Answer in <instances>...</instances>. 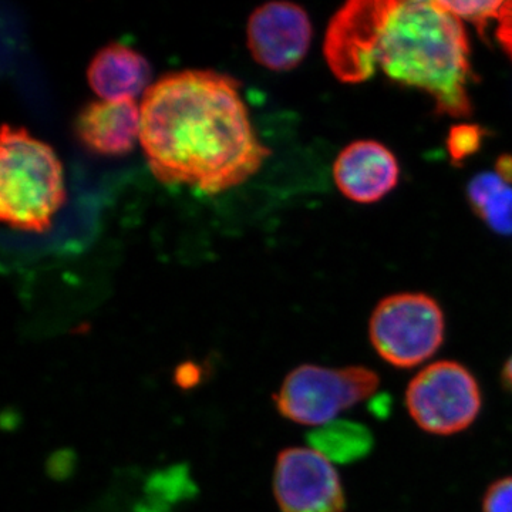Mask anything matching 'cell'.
I'll list each match as a JSON object with an SVG mask.
<instances>
[{
  "mask_svg": "<svg viewBox=\"0 0 512 512\" xmlns=\"http://www.w3.org/2000/svg\"><path fill=\"white\" fill-rule=\"evenodd\" d=\"M501 382L505 389L512 394V355L505 360L503 370H501Z\"/></svg>",
  "mask_w": 512,
  "mask_h": 512,
  "instance_id": "19",
  "label": "cell"
},
{
  "mask_svg": "<svg viewBox=\"0 0 512 512\" xmlns=\"http://www.w3.org/2000/svg\"><path fill=\"white\" fill-rule=\"evenodd\" d=\"M495 171H497L498 177L503 178L505 183L512 185V156L498 158Z\"/></svg>",
  "mask_w": 512,
  "mask_h": 512,
  "instance_id": "18",
  "label": "cell"
},
{
  "mask_svg": "<svg viewBox=\"0 0 512 512\" xmlns=\"http://www.w3.org/2000/svg\"><path fill=\"white\" fill-rule=\"evenodd\" d=\"M369 338L384 362L410 369L439 352L446 338V318L439 302L426 293H396L377 303Z\"/></svg>",
  "mask_w": 512,
  "mask_h": 512,
  "instance_id": "5",
  "label": "cell"
},
{
  "mask_svg": "<svg viewBox=\"0 0 512 512\" xmlns=\"http://www.w3.org/2000/svg\"><path fill=\"white\" fill-rule=\"evenodd\" d=\"M312 40L306 10L292 2H268L249 16L247 43L256 63L288 72L305 59Z\"/></svg>",
  "mask_w": 512,
  "mask_h": 512,
  "instance_id": "8",
  "label": "cell"
},
{
  "mask_svg": "<svg viewBox=\"0 0 512 512\" xmlns=\"http://www.w3.org/2000/svg\"><path fill=\"white\" fill-rule=\"evenodd\" d=\"M313 450L330 463L350 464L372 453L375 437L365 424L349 420H333L316 427L308 436Z\"/></svg>",
  "mask_w": 512,
  "mask_h": 512,
  "instance_id": "12",
  "label": "cell"
},
{
  "mask_svg": "<svg viewBox=\"0 0 512 512\" xmlns=\"http://www.w3.org/2000/svg\"><path fill=\"white\" fill-rule=\"evenodd\" d=\"M467 197L488 227L497 234L512 235V185L497 173H481L468 184Z\"/></svg>",
  "mask_w": 512,
  "mask_h": 512,
  "instance_id": "13",
  "label": "cell"
},
{
  "mask_svg": "<svg viewBox=\"0 0 512 512\" xmlns=\"http://www.w3.org/2000/svg\"><path fill=\"white\" fill-rule=\"evenodd\" d=\"M0 140V218L9 227L42 234L66 201L62 163L26 128L3 124Z\"/></svg>",
  "mask_w": 512,
  "mask_h": 512,
  "instance_id": "3",
  "label": "cell"
},
{
  "mask_svg": "<svg viewBox=\"0 0 512 512\" xmlns=\"http://www.w3.org/2000/svg\"><path fill=\"white\" fill-rule=\"evenodd\" d=\"M140 107V144L160 183L220 194L244 184L271 156L252 127L238 80L228 74H165Z\"/></svg>",
  "mask_w": 512,
  "mask_h": 512,
  "instance_id": "1",
  "label": "cell"
},
{
  "mask_svg": "<svg viewBox=\"0 0 512 512\" xmlns=\"http://www.w3.org/2000/svg\"><path fill=\"white\" fill-rule=\"evenodd\" d=\"M274 495L282 512H345L338 471L311 447H289L276 458Z\"/></svg>",
  "mask_w": 512,
  "mask_h": 512,
  "instance_id": "7",
  "label": "cell"
},
{
  "mask_svg": "<svg viewBox=\"0 0 512 512\" xmlns=\"http://www.w3.org/2000/svg\"><path fill=\"white\" fill-rule=\"evenodd\" d=\"M141 107L134 99L93 101L76 120L80 141L100 156H124L140 140Z\"/></svg>",
  "mask_w": 512,
  "mask_h": 512,
  "instance_id": "10",
  "label": "cell"
},
{
  "mask_svg": "<svg viewBox=\"0 0 512 512\" xmlns=\"http://www.w3.org/2000/svg\"><path fill=\"white\" fill-rule=\"evenodd\" d=\"M481 510L483 512H512V476L500 478L487 488Z\"/></svg>",
  "mask_w": 512,
  "mask_h": 512,
  "instance_id": "16",
  "label": "cell"
},
{
  "mask_svg": "<svg viewBox=\"0 0 512 512\" xmlns=\"http://www.w3.org/2000/svg\"><path fill=\"white\" fill-rule=\"evenodd\" d=\"M379 387L380 377L369 367L302 365L285 377L275 404L285 419L316 429L365 402Z\"/></svg>",
  "mask_w": 512,
  "mask_h": 512,
  "instance_id": "4",
  "label": "cell"
},
{
  "mask_svg": "<svg viewBox=\"0 0 512 512\" xmlns=\"http://www.w3.org/2000/svg\"><path fill=\"white\" fill-rule=\"evenodd\" d=\"M463 20L441 2L367 0L363 67L429 94L437 111L467 117L473 110L470 43Z\"/></svg>",
  "mask_w": 512,
  "mask_h": 512,
  "instance_id": "2",
  "label": "cell"
},
{
  "mask_svg": "<svg viewBox=\"0 0 512 512\" xmlns=\"http://www.w3.org/2000/svg\"><path fill=\"white\" fill-rule=\"evenodd\" d=\"M87 80L101 100H136L150 87L151 66L146 57L131 47L110 43L93 56Z\"/></svg>",
  "mask_w": 512,
  "mask_h": 512,
  "instance_id": "11",
  "label": "cell"
},
{
  "mask_svg": "<svg viewBox=\"0 0 512 512\" xmlns=\"http://www.w3.org/2000/svg\"><path fill=\"white\" fill-rule=\"evenodd\" d=\"M485 131L474 124H460L451 128L447 138L448 153L456 164L463 163L468 157L476 154L483 144Z\"/></svg>",
  "mask_w": 512,
  "mask_h": 512,
  "instance_id": "14",
  "label": "cell"
},
{
  "mask_svg": "<svg viewBox=\"0 0 512 512\" xmlns=\"http://www.w3.org/2000/svg\"><path fill=\"white\" fill-rule=\"evenodd\" d=\"M414 423L434 436H453L467 430L483 409L480 383L456 360H439L423 367L404 394Z\"/></svg>",
  "mask_w": 512,
  "mask_h": 512,
  "instance_id": "6",
  "label": "cell"
},
{
  "mask_svg": "<svg viewBox=\"0 0 512 512\" xmlns=\"http://www.w3.org/2000/svg\"><path fill=\"white\" fill-rule=\"evenodd\" d=\"M333 177L339 191L357 204H373L399 184L400 167L392 151L373 140L349 144L336 158Z\"/></svg>",
  "mask_w": 512,
  "mask_h": 512,
  "instance_id": "9",
  "label": "cell"
},
{
  "mask_svg": "<svg viewBox=\"0 0 512 512\" xmlns=\"http://www.w3.org/2000/svg\"><path fill=\"white\" fill-rule=\"evenodd\" d=\"M504 2H441V5L460 20L474 23L481 33L488 20L497 19Z\"/></svg>",
  "mask_w": 512,
  "mask_h": 512,
  "instance_id": "15",
  "label": "cell"
},
{
  "mask_svg": "<svg viewBox=\"0 0 512 512\" xmlns=\"http://www.w3.org/2000/svg\"><path fill=\"white\" fill-rule=\"evenodd\" d=\"M497 39L512 59V2H504L498 15Z\"/></svg>",
  "mask_w": 512,
  "mask_h": 512,
  "instance_id": "17",
  "label": "cell"
}]
</instances>
